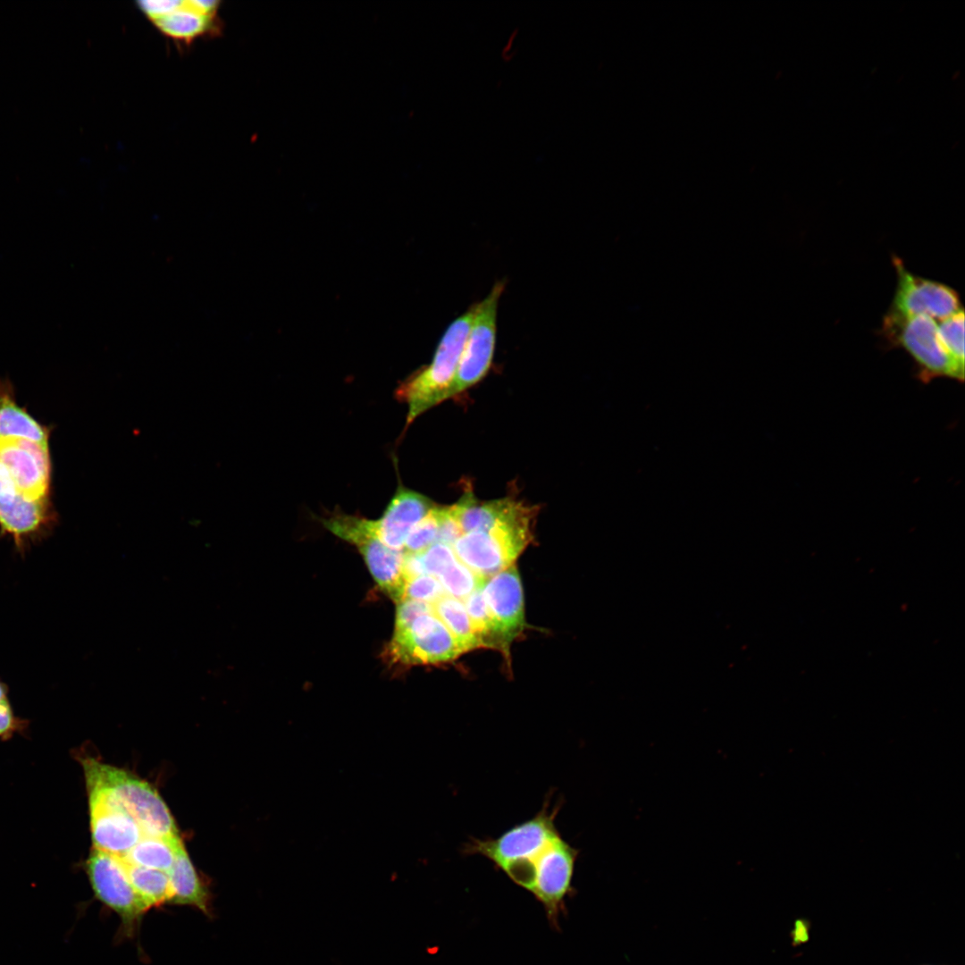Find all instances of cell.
Here are the masks:
<instances>
[{"label": "cell", "mask_w": 965, "mask_h": 965, "mask_svg": "<svg viewBox=\"0 0 965 965\" xmlns=\"http://www.w3.org/2000/svg\"><path fill=\"white\" fill-rule=\"evenodd\" d=\"M181 844L180 836L164 837L144 835L122 858L138 866L168 872Z\"/></svg>", "instance_id": "obj_21"}, {"label": "cell", "mask_w": 965, "mask_h": 965, "mask_svg": "<svg viewBox=\"0 0 965 965\" xmlns=\"http://www.w3.org/2000/svg\"><path fill=\"white\" fill-rule=\"evenodd\" d=\"M153 22L165 36L185 43L212 34L217 29L215 16L200 13L189 7L185 1L179 8Z\"/></svg>", "instance_id": "obj_20"}, {"label": "cell", "mask_w": 965, "mask_h": 965, "mask_svg": "<svg viewBox=\"0 0 965 965\" xmlns=\"http://www.w3.org/2000/svg\"><path fill=\"white\" fill-rule=\"evenodd\" d=\"M439 530V508L433 507L409 532L402 552L419 554L436 542Z\"/></svg>", "instance_id": "obj_27"}, {"label": "cell", "mask_w": 965, "mask_h": 965, "mask_svg": "<svg viewBox=\"0 0 965 965\" xmlns=\"http://www.w3.org/2000/svg\"><path fill=\"white\" fill-rule=\"evenodd\" d=\"M87 791L98 793L124 809L145 835L178 837L175 821L163 798L147 782L88 755H78Z\"/></svg>", "instance_id": "obj_1"}, {"label": "cell", "mask_w": 965, "mask_h": 965, "mask_svg": "<svg viewBox=\"0 0 965 965\" xmlns=\"http://www.w3.org/2000/svg\"><path fill=\"white\" fill-rule=\"evenodd\" d=\"M433 507L423 494L399 487L382 517L374 520L379 538L389 548L402 551L411 529Z\"/></svg>", "instance_id": "obj_16"}, {"label": "cell", "mask_w": 965, "mask_h": 965, "mask_svg": "<svg viewBox=\"0 0 965 965\" xmlns=\"http://www.w3.org/2000/svg\"><path fill=\"white\" fill-rule=\"evenodd\" d=\"M0 463L22 495L30 499H48V445L27 439L0 438Z\"/></svg>", "instance_id": "obj_12"}, {"label": "cell", "mask_w": 965, "mask_h": 965, "mask_svg": "<svg viewBox=\"0 0 965 965\" xmlns=\"http://www.w3.org/2000/svg\"><path fill=\"white\" fill-rule=\"evenodd\" d=\"M167 874L172 888L170 904L190 906L207 917L213 916L211 893L192 864L183 843L179 847Z\"/></svg>", "instance_id": "obj_17"}, {"label": "cell", "mask_w": 965, "mask_h": 965, "mask_svg": "<svg viewBox=\"0 0 965 965\" xmlns=\"http://www.w3.org/2000/svg\"><path fill=\"white\" fill-rule=\"evenodd\" d=\"M504 287V281L496 282L488 296L475 304L473 322L448 399L477 383L490 369L496 342L498 303Z\"/></svg>", "instance_id": "obj_8"}, {"label": "cell", "mask_w": 965, "mask_h": 965, "mask_svg": "<svg viewBox=\"0 0 965 965\" xmlns=\"http://www.w3.org/2000/svg\"><path fill=\"white\" fill-rule=\"evenodd\" d=\"M29 727V720L14 713L10 700L0 702V739L7 741L16 734H23Z\"/></svg>", "instance_id": "obj_30"}, {"label": "cell", "mask_w": 965, "mask_h": 965, "mask_svg": "<svg viewBox=\"0 0 965 965\" xmlns=\"http://www.w3.org/2000/svg\"><path fill=\"white\" fill-rule=\"evenodd\" d=\"M557 810V807L550 810L544 804L533 818L514 826L496 838L471 839L466 844L465 851L486 857L502 870L559 834L555 824Z\"/></svg>", "instance_id": "obj_10"}, {"label": "cell", "mask_w": 965, "mask_h": 965, "mask_svg": "<svg viewBox=\"0 0 965 965\" xmlns=\"http://www.w3.org/2000/svg\"><path fill=\"white\" fill-rule=\"evenodd\" d=\"M894 264L897 285L891 310L944 320L962 308L959 295L951 287L910 273L898 257L894 258Z\"/></svg>", "instance_id": "obj_11"}, {"label": "cell", "mask_w": 965, "mask_h": 965, "mask_svg": "<svg viewBox=\"0 0 965 965\" xmlns=\"http://www.w3.org/2000/svg\"><path fill=\"white\" fill-rule=\"evenodd\" d=\"M474 312L475 305L454 320L442 336L430 365L397 389V398L408 407L407 424L448 399Z\"/></svg>", "instance_id": "obj_3"}, {"label": "cell", "mask_w": 965, "mask_h": 965, "mask_svg": "<svg viewBox=\"0 0 965 965\" xmlns=\"http://www.w3.org/2000/svg\"><path fill=\"white\" fill-rule=\"evenodd\" d=\"M482 590V588L474 591L462 602L479 639L481 647L505 649L487 608Z\"/></svg>", "instance_id": "obj_24"}, {"label": "cell", "mask_w": 965, "mask_h": 965, "mask_svg": "<svg viewBox=\"0 0 965 965\" xmlns=\"http://www.w3.org/2000/svg\"><path fill=\"white\" fill-rule=\"evenodd\" d=\"M517 502L510 499L478 500L473 493H466L451 506L462 533L487 531L508 515Z\"/></svg>", "instance_id": "obj_18"}, {"label": "cell", "mask_w": 965, "mask_h": 965, "mask_svg": "<svg viewBox=\"0 0 965 965\" xmlns=\"http://www.w3.org/2000/svg\"><path fill=\"white\" fill-rule=\"evenodd\" d=\"M20 492L16 488L8 471L0 463V502L4 501L16 493Z\"/></svg>", "instance_id": "obj_35"}, {"label": "cell", "mask_w": 965, "mask_h": 965, "mask_svg": "<svg viewBox=\"0 0 965 965\" xmlns=\"http://www.w3.org/2000/svg\"><path fill=\"white\" fill-rule=\"evenodd\" d=\"M191 9L209 16H215L220 2L216 0H190L185 1Z\"/></svg>", "instance_id": "obj_36"}, {"label": "cell", "mask_w": 965, "mask_h": 965, "mask_svg": "<svg viewBox=\"0 0 965 965\" xmlns=\"http://www.w3.org/2000/svg\"><path fill=\"white\" fill-rule=\"evenodd\" d=\"M420 554L425 574L435 577L457 560L452 547L440 542L432 544Z\"/></svg>", "instance_id": "obj_29"}, {"label": "cell", "mask_w": 965, "mask_h": 965, "mask_svg": "<svg viewBox=\"0 0 965 965\" xmlns=\"http://www.w3.org/2000/svg\"><path fill=\"white\" fill-rule=\"evenodd\" d=\"M941 341L957 365L964 370V311L963 308L944 318L938 324Z\"/></svg>", "instance_id": "obj_26"}, {"label": "cell", "mask_w": 965, "mask_h": 965, "mask_svg": "<svg viewBox=\"0 0 965 965\" xmlns=\"http://www.w3.org/2000/svg\"><path fill=\"white\" fill-rule=\"evenodd\" d=\"M432 605L434 614L450 632L462 652L481 647L461 600L445 594Z\"/></svg>", "instance_id": "obj_23"}, {"label": "cell", "mask_w": 965, "mask_h": 965, "mask_svg": "<svg viewBox=\"0 0 965 965\" xmlns=\"http://www.w3.org/2000/svg\"><path fill=\"white\" fill-rule=\"evenodd\" d=\"M883 330L894 344L904 348L914 359L922 381L947 376L964 379L960 368L944 348L938 332V324L927 315H903L890 309Z\"/></svg>", "instance_id": "obj_4"}, {"label": "cell", "mask_w": 965, "mask_h": 965, "mask_svg": "<svg viewBox=\"0 0 965 965\" xmlns=\"http://www.w3.org/2000/svg\"><path fill=\"white\" fill-rule=\"evenodd\" d=\"M53 523L48 499H30L18 492L0 503V529L13 539L21 555L41 540Z\"/></svg>", "instance_id": "obj_15"}, {"label": "cell", "mask_w": 965, "mask_h": 965, "mask_svg": "<svg viewBox=\"0 0 965 965\" xmlns=\"http://www.w3.org/2000/svg\"><path fill=\"white\" fill-rule=\"evenodd\" d=\"M577 856L578 850L559 834L523 867L515 883L554 914L571 891Z\"/></svg>", "instance_id": "obj_7"}, {"label": "cell", "mask_w": 965, "mask_h": 965, "mask_svg": "<svg viewBox=\"0 0 965 965\" xmlns=\"http://www.w3.org/2000/svg\"><path fill=\"white\" fill-rule=\"evenodd\" d=\"M93 848L123 857L145 835L135 818L105 796L87 791Z\"/></svg>", "instance_id": "obj_13"}, {"label": "cell", "mask_w": 965, "mask_h": 965, "mask_svg": "<svg viewBox=\"0 0 965 965\" xmlns=\"http://www.w3.org/2000/svg\"><path fill=\"white\" fill-rule=\"evenodd\" d=\"M0 438H21L48 445L49 432L16 405L6 384L0 382Z\"/></svg>", "instance_id": "obj_19"}, {"label": "cell", "mask_w": 965, "mask_h": 965, "mask_svg": "<svg viewBox=\"0 0 965 965\" xmlns=\"http://www.w3.org/2000/svg\"><path fill=\"white\" fill-rule=\"evenodd\" d=\"M9 700L8 685L0 678V702Z\"/></svg>", "instance_id": "obj_37"}, {"label": "cell", "mask_w": 965, "mask_h": 965, "mask_svg": "<svg viewBox=\"0 0 965 965\" xmlns=\"http://www.w3.org/2000/svg\"><path fill=\"white\" fill-rule=\"evenodd\" d=\"M533 515L531 508L517 502L489 530L463 533L451 546L457 558L483 577L509 567L530 541Z\"/></svg>", "instance_id": "obj_2"}, {"label": "cell", "mask_w": 965, "mask_h": 965, "mask_svg": "<svg viewBox=\"0 0 965 965\" xmlns=\"http://www.w3.org/2000/svg\"><path fill=\"white\" fill-rule=\"evenodd\" d=\"M482 591L506 649L524 624L523 589L516 567L510 566L488 577Z\"/></svg>", "instance_id": "obj_14"}, {"label": "cell", "mask_w": 965, "mask_h": 965, "mask_svg": "<svg viewBox=\"0 0 965 965\" xmlns=\"http://www.w3.org/2000/svg\"><path fill=\"white\" fill-rule=\"evenodd\" d=\"M445 594L442 585L435 576L424 574L406 579L402 600L433 604Z\"/></svg>", "instance_id": "obj_28"}, {"label": "cell", "mask_w": 965, "mask_h": 965, "mask_svg": "<svg viewBox=\"0 0 965 965\" xmlns=\"http://www.w3.org/2000/svg\"><path fill=\"white\" fill-rule=\"evenodd\" d=\"M462 534L461 527L451 506L439 508V530L436 542L452 546Z\"/></svg>", "instance_id": "obj_31"}, {"label": "cell", "mask_w": 965, "mask_h": 965, "mask_svg": "<svg viewBox=\"0 0 965 965\" xmlns=\"http://www.w3.org/2000/svg\"><path fill=\"white\" fill-rule=\"evenodd\" d=\"M388 650L392 661L407 665L446 662L463 653L433 611L395 627Z\"/></svg>", "instance_id": "obj_9"}, {"label": "cell", "mask_w": 965, "mask_h": 965, "mask_svg": "<svg viewBox=\"0 0 965 965\" xmlns=\"http://www.w3.org/2000/svg\"><path fill=\"white\" fill-rule=\"evenodd\" d=\"M810 922L803 918L797 919L794 921L793 928L791 931L792 944L793 946H798L807 943L810 939Z\"/></svg>", "instance_id": "obj_34"}, {"label": "cell", "mask_w": 965, "mask_h": 965, "mask_svg": "<svg viewBox=\"0 0 965 965\" xmlns=\"http://www.w3.org/2000/svg\"><path fill=\"white\" fill-rule=\"evenodd\" d=\"M322 522L333 534L357 548L373 579L386 594L396 602L403 599L406 582L403 552L392 550L382 541L374 520L335 513Z\"/></svg>", "instance_id": "obj_5"}, {"label": "cell", "mask_w": 965, "mask_h": 965, "mask_svg": "<svg viewBox=\"0 0 965 965\" xmlns=\"http://www.w3.org/2000/svg\"><path fill=\"white\" fill-rule=\"evenodd\" d=\"M138 7L147 15L151 21L162 18L173 12L182 4L178 0H146L138 1Z\"/></svg>", "instance_id": "obj_33"}, {"label": "cell", "mask_w": 965, "mask_h": 965, "mask_svg": "<svg viewBox=\"0 0 965 965\" xmlns=\"http://www.w3.org/2000/svg\"><path fill=\"white\" fill-rule=\"evenodd\" d=\"M432 611V604L404 599L398 602L395 627L405 626L418 616Z\"/></svg>", "instance_id": "obj_32"}, {"label": "cell", "mask_w": 965, "mask_h": 965, "mask_svg": "<svg viewBox=\"0 0 965 965\" xmlns=\"http://www.w3.org/2000/svg\"><path fill=\"white\" fill-rule=\"evenodd\" d=\"M120 858L133 888L150 910L170 904L172 888L167 872L138 866Z\"/></svg>", "instance_id": "obj_22"}, {"label": "cell", "mask_w": 965, "mask_h": 965, "mask_svg": "<svg viewBox=\"0 0 965 965\" xmlns=\"http://www.w3.org/2000/svg\"><path fill=\"white\" fill-rule=\"evenodd\" d=\"M446 594L463 601L478 589H482L488 577L476 575L458 559L436 577Z\"/></svg>", "instance_id": "obj_25"}, {"label": "cell", "mask_w": 965, "mask_h": 965, "mask_svg": "<svg viewBox=\"0 0 965 965\" xmlns=\"http://www.w3.org/2000/svg\"><path fill=\"white\" fill-rule=\"evenodd\" d=\"M84 866L95 898L118 915L122 934L133 936L150 909L133 888L122 859L93 848Z\"/></svg>", "instance_id": "obj_6"}]
</instances>
